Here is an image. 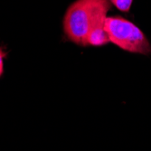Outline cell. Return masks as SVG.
Masks as SVG:
<instances>
[{"instance_id":"cell-4","label":"cell","mask_w":151,"mask_h":151,"mask_svg":"<svg viewBox=\"0 0 151 151\" xmlns=\"http://www.w3.org/2000/svg\"><path fill=\"white\" fill-rule=\"evenodd\" d=\"M109 1L122 12H128L132 4V0H109Z\"/></svg>"},{"instance_id":"cell-1","label":"cell","mask_w":151,"mask_h":151,"mask_svg":"<svg viewBox=\"0 0 151 151\" xmlns=\"http://www.w3.org/2000/svg\"><path fill=\"white\" fill-rule=\"evenodd\" d=\"M107 0H76L68 7L63 17L66 36L76 45L86 46V40L93 18Z\"/></svg>"},{"instance_id":"cell-5","label":"cell","mask_w":151,"mask_h":151,"mask_svg":"<svg viewBox=\"0 0 151 151\" xmlns=\"http://www.w3.org/2000/svg\"><path fill=\"white\" fill-rule=\"evenodd\" d=\"M5 52L0 48V69H4V58H5Z\"/></svg>"},{"instance_id":"cell-3","label":"cell","mask_w":151,"mask_h":151,"mask_svg":"<svg viewBox=\"0 0 151 151\" xmlns=\"http://www.w3.org/2000/svg\"><path fill=\"white\" fill-rule=\"evenodd\" d=\"M109 8H111V4L109 0H107L98 9L90 27L86 40V46H101L109 42L105 31V21Z\"/></svg>"},{"instance_id":"cell-2","label":"cell","mask_w":151,"mask_h":151,"mask_svg":"<svg viewBox=\"0 0 151 151\" xmlns=\"http://www.w3.org/2000/svg\"><path fill=\"white\" fill-rule=\"evenodd\" d=\"M105 31L109 42L123 50L141 54H148L151 52V46L142 31L124 18L107 17Z\"/></svg>"},{"instance_id":"cell-6","label":"cell","mask_w":151,"mask_h":151,"mask_svg":"<svg viewBox=\"0 0 151 151\" xmlns=\"http://www.w3.org/2000/svg\"><path fill=\"white\" fill-rule=\"evenodd\" d=\"M3 72H4V69H0V77L3 74Z\"/></svg>"}]
</instances>
